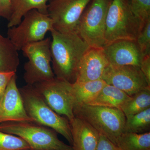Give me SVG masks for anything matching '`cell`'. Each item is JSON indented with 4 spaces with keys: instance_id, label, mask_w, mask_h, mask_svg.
<instances>
[{
    "instance_id": "4316f807",
    "label": "cell",
    "mask_w": 150,
    "mask_h": 150,
    "mask_svg": "<svg viewBox=\"0 0 150 150\" xmlns=\"http://www.w3.org/2000/svg\"><path fill=\"white\" fill-rule=\"evenodd\" d=\"M95 150H121L107 137L100 134L99 139Z\"/></svg>"
},
{
    "instance_id": "d6986e66",
    "label": "cell",
    "mask_w": 150,
    "mask_h": 150,
    "mask_svg": "<svg viewBox=\"0 0 150 150\" xmlns=\"http://www.w3.org/2000/svg\"><path fill=\"white\" fill-rule=\"evenodd\" d=\"M19 64L18 51L8 38L0 34V71L16 73Z\"/></svg>"
},
{
    "instance_id": "ffe728a7",
    "label": "cell",
    "mask_w": 150,
    "mask_h": 150,
    "mask_svg": "<svg viewBox=\"0 0 150 150\" xmlns=\"http://www.w3.org/2000/svg\"><path fill=\"white\" fill-rule=\"evenodd\" d=\"M115 145L121 150H150V132L122 133Z\"/></svg>"
},
{
    "instance_id": "d4e9b609",
    "label": "cell",
    "mask_w": 150,
    "mask_h": 150,
    "mask_svg": "<svg viewBox=\"0 0 150 150\" xmlns=\"http://www.w3.org/2000/svg\"><path fill=\"white\" fill-rule=\"evenodd\" d=\"M136 41L144 57L146 55H150V18L144 23Z\"/></svg>"
},
{
    "instance_id": "ba28073f",
    "label": "cell",
    "mask_w": 150,
    "mask_h": 150,
    "mask_svg": "<svg viewBox=\"0 0 150 150\" xmlns=\"http://www.w3.org/2000/svg\"><path fill=\"white\" fill-rule=\"evenodd\" d=\"M53 29V21L48 14L32 10L25 15L19 24L8 28V38L19 51L28 44L43 40Z\"/></svg>"
},
{
    "instance_id": "f1b7e54d",
    "label": "cell",
    "mask_w": 150,
    "mask_h": 150,
    "mask_svg": "<svg viewBox=\"0 0 150 150\" xmlns=\"http://www.w3.org/2000/svg\"><path fill=\"white\" fill-rule=\"evenodd\" d=\"M11 0H0V17L9 21L11 16Z\"/></svg>"
},
{
    "instance_id": "2e32d148",
    "label": "cell",
    "mask_w": 150,
    "mask_h": 150,
    "mask_svg": "<svg viewBox=\"0 0 150 150\" xmlns=\"http://www.w3.org/2000/svg\"><path fill=\"white\" fill-rule=\"evenodd\" d=\"M50 0H11V16L8 27L19 24L25 15L29 11L37 10L48 14V2Z\"/></svg>"
},
{
    "instance_id": "8992f818",
    "label": "cell",
    "mask_w": 150,
    "mask_h": 150,
    "mask_svg": "<svg viewBox=\"0 0 150 150\" xmlns=\"http://www.w3.org/2000/svg\"><path fill=\"white\" fill-rule=\"evenodd\" d=\"M112 1L92 0L81 17L77 34L90 47L105 46L106 17Z\"/></svg>"
},
{
    "instance_id": "484cf974",
    "label": "cell",
    "mask_w": 150,
    "mask_h": 150,
    "mask_svg": "<svg viewBox=\"0 0 150 150\" xmlns=\"http://www.w3.org/2000/svg\"><path fill=\"white\" fill-rule=\"evenodd\" d=\"M16 74L14 72L0 71V102L10 81Z\"/></svg>"
},
{
    "instance_id": "ac0fdd59",
    "label": "cell",
    "mask_w": 150,
    "mask_h": 150,
    "mask_svg": "<svg viewBox=\"0 0 150 150\" xmlns=\"http://www.w3.org/2000/svg\"><path fill=\"white\" fill-rule=\"evenodd\" d=\"M106 83L102 79L72 83L75 105L89 104L95 98Z\"/></svg>"
},
{
    "instance_id": "6da1fadb",
    "label": "cell",
    "mask_w": 150,
    "mask_h": 150,
    "mask_svg": "<svg viewBox=\"0 0 150 150\" xmlns=\"http://www.w3.org/2000/svg\"><path fill=\"white\" fill-rule=\"evenodd\" d=\"M50 32L51 62L55 77L74 83L80 62L90 47L77 33H61L54 29Z\"/></svg>"
},
{
    "instance_id": "8fae6325",
    "label": "cell",
    "mask_w": 150,
    "mask_h": 150,
    "mask_svg": "<svg viewBox=\"0 0 150 150\" xmlns=\"http://www.w3.org/2000/svg\"><path fill=\"white\" fill-rule=\"evenodd\" d=\"M101 79L131 96L150 88L140 67L109 65L105 69Z\"/></svg>"
},
{
    "instance_id": "5bb4252c",
    "label": "cell",
    "mask_w": 150,
    "mask_h": 150,
    "mask_svg": "<svg viewBox=\"0 0 150 150\" xmlns=\"http://www.w3.org/2000/svg\"><path fill=\"white\" fill-rule=\"evenodd\" d=\"M109 65L103 48L90 47L80 62L76 81L101 79L105 69Z\"/></svg>"
},
{
    "instance_id": "83f0119b",
    "label": "cell",
    "mask_w": 150,
    "mask_h": 150,
    "mask_svg": "<svg viewBox=\"0 0 150 150\" xmlns=\"http://www.w3.org/2000/svg\"><path fill=\"white\" fill-rule=\"evenodd\" d=\"M140 68L150 86V54L144 56Z\"/></svg>"
},
{
    "instance_id": "44dd1931",
    "label": "cell",
    "mask_w": 150,
    "mask_h": 150,
    "mask_svg": "<svg viewBox=\"0 0 150 150\" xmlns=\"http://www.w3.org/2000/svg\"><path fill=\"white\" fill-rule=\"evenodd\" d=\"M150 108V88H148L131 96L121 110L126 118Z\"/></svg>"
},
{
    "instance_id": "7402d4cb",
    "label": "cell",
    "mask_w": 150,
    "mask_h": 150,
    "mask_svg": "<svg viewBox=\"0 0 150 150\" xmlns=\"http://www.w3.org/2000/svg\"><path fill=\"white\" fill-rule=\"evenodd\" d=\"M150 129V108L126 118L123 133L142 134L149 132Z\"/></svg>"
},
{
    "instance_id": "5b68a950",
    "label": "cell",
    "mask_w": 150,
    "mask_h": 150,
    "mask_svg": "<svg viewBox=\"0 0 150 150\" xmlns=\"http://www.w3.org/2000/svg\"><path fill=\"white\" fill-rule=\"evenodd\" d=\"M0 131L21 138L34 150H74L72 146L61 141L56 131L48 127L27 122L0 124Z\"/></svg>"
},
{
    "instance_id": "4fadbf2b",
    "label": "cell",
    "mask_w": 150,
    "mask_h": 150,
    "mask_svg": "<svg viewBox=\"0 0 150 150\" xmlns=\"http://www.w3.org/2000/svg\"><path fill=\"white\" fill-rule=\"evenodd\" d=\"M103 50L109 64L140 67L144 56L136 40L121 39L105 45Z\"/></svg>"
},
{
    "instance_id": "cb8c5ba5",
    "label": "cell",
    "mask_w": 150,
    "mask_h": 150,
    "mask_svg": "<svg viewBox=\"0 0 150 150\" xmlns=\"http://www.w3.org/2000/svg\"><path fill=\"white\" fill-rule=\"evenodd\" d=\"M131 10L142 22L150 18V0H129Z\"/></svg>"
},
{
    "instance_id": "30bf717a",
    "label": "cell",
    "mask_w": 150,
    "mask_h": 150,
    "mask_svg": "<svg viewBox=\"0 0 150 150\" xmlns=\"http://www.w3.org/2000/svg\"><path fill=\"white\" fill-rule=\"evenodd\" d=\"M92 0H50L48 16L53 21L54 29L61 33L77 34L81 17Z\"/></svg>"
},
{
    "instance_id": "f546056e",
    "label": "cell",
    "mask_w": 150,
    "mask_h": 150,
    "mask_svg": "<svg viewBox=\"0 0 150 150\" xmlns=\"http://www.w3.org/2000/svg\"><path fill=\"white\" fill-rule=\"evenodd\" d=\"M34 150L33 149H26V150Z\"/></svg>"
},
{
    "instance_id": "7a4b0ae2",
    "label": "cell",
    "mask_w": 150,
    "mask_h": 150,
    "mask_svg": "<svg viewBox=\"0 0 150 150\" xmlns=\"http://www.w3.org/2000/svg\"><path fill=\"white\" fill-rule=\"evenodd\" d=\"M25 109L34 123L52 129L73 144L70 122L48 106L32 85H26L19 88Z\"/></svg>"
},
{
    "instance_id": "9a60e30c",
    "label": "cell",
    "mask_w": 150,
    "mask_h": 150,
    "mask_svg": "<svg viewBox=\"0 0 150 150\" xmlns=\"http://www.w3.org/2000/svg\"><path fill=\"white\" fill-rule=\"evenodd\" d=\"M74 150H95L100 133L88 123L75 117L70 121Z\"/></svg>"
},
{
    "instance_id": "7c38bea8",
    "label": "cell",
    "mask_w": 150,
    "mask_h": 150,
    "mask_svg": "<svg viewBox=\"0 0 150 150\" xmlns=\"http://www.w3.org/2000/svg\"><path fill=\"white\" fill-rule=\"evenodd\" d=\"M10 122H34L25 109L17 86L16 74L11 79L0 102V124Z\"/></svg>"
},
{
    "instance_id": "603a6c76",
    "label": "cell",
    "mask_w": 150,
    "mask_h": 150,
    "mask_svg": "<svg viewBox=\"0 0 150 150\" xmlns=\"http://www.w3.org/2000/svg\"><path fill=\"white\" fill-rule=\"evenodd\" d=\"M30 147L21 138L0 131V150H23Z\"/></svg>"
},
{
    "instance_id": "3957f363",
    "label": "cell",
    "mask_w": 150,
    "mask_h": 150,
    "mask_svg": "<svg viewBox=\"0 0 150 150\" xmlns=\"http://www.w3.org/2000/svg\"><path fill=\"white\" fill-rule=\"evenodd\" d=\"M144 23L133 13L129 0H112L106 17L105 46L121 39L137 40Z\"/></svg>"
},
{
    "instance_id": "52a82bcc",
    "label": "cell",
    "mask_w": 150,
    "mask_h": 150,
    "mask_svg": "<svg viewBox=\"0 0 150 150\" xmlns=\"http://www.w3.org/2000/svg\"><path fill=\"white\" fill-rule=\"evenodd\" d=\"M51 43L48 38L22 48L23 55L28 59L24 66L23 76L27 84L32 85L55 77L51 64Z\"/></svg>"
},
{
    "instance_id": "e0dca14e",
    "label": "cell",
    "mask_w": 150,
    "mask_h": 150,
    "mask_svg": "<svg viewBox=\"0 0 150 150\" xmlns=\"http://www.w3.org/2000/svg\"><path fill=\"white\" fill-rule=\"evenodd\" d=\"M130 98L119 89L106 84L95 98L88 105L114 108L121 110Z\"/></svg>"
},
{
    "instance_id": "9c48e42d",
    "label": "cell",
    "mask_w": 150,
    "mask_h": 150,
    "mask_svg": "<svg viewBox=\"0 0 150 150\" xmlns=\"http://www.w3.org/2000/svg\"><path fill=\"white\" fill-rule=\"evenodd\" d=\"M32 86L55 112L65 116L69 122L75 118V102L72 84L55 77L52 79Z\"/></svg>"
},
{
    "instance_id": "277c9868",
    "label": "cell",
    "mask_w": 150,
    "mask_h": 150,
    "mask_svg": "<svg viewBox=\"0 0 150 150\" xmlns=\"http://www.w3.org/2000/svg\"><path fill=\"white\" fill-rule=\"evenodd\" d=\"M75 117L86 121L114 143L123 133L126 120L122 110L114 108L83 104L75 105Z\"/></svg>"
}]
</instances>
